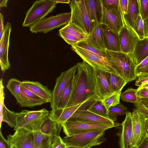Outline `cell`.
I'll return each mask as SVG.
<instances>
[{
    "label": "cell",
    "mask_w": 148,
    "mask_h": 148,
    "mask_svg": "<svg viewBox=\"0 0 148 148\" xmlns=\"http://www.w3.org/2000/svg\"><path fill=\"white\" fill-rule=\"evenodd\" d=\"M76 65L72 91L65 108L99 100L94 68L84 61Z\"/></svg>",
    "instance_id": "obj_1"
},
{
    "label": "cell",
    "mask_w": 148,
    "mask_h": 148,
    "mask_svg": "<svg viewBox=\"0 0 148 148\" xmlns=\"http://www.w3.org/2000/svg\"><path fill=\"white\" fill-rule=\"evenodd\" d=\"M106 59L116 74L127 83L137 78L136 65L132 55L106 49Z\"/></svg>",
    "instance_id": "obj_2"
},
{
    "label": "cell",
    "mask_w": 148,
    "mask_h": 148,
    "mask_svg": "<svg viewBox=\"0 0 148 148\" xmlns=\"http://www.w3.org/2000/svg\"><path fill=\"white\" fill-rule=\"evenodd\" d=\"M49 113L46 108L33 111L24 110L17 112L16 125L14 130L23 128L33 132L40 131L41 125Z\"/></svg>",
    "instance_id": "obj_3"
},
{
    "label": "cell",
    "mask_w": 148,
    "mask_h": 148,
    "mask_svg": "<svg viewBox=\"0 0 148 148\" xmlns=\"http://www.w3.org/2000/svg\"><path fill=\"white\" fill-rule=\"evenodd\" d=\"M105 131L101 130L66 136L62 140L67 147L90 148L100 145L106 140L104 137Z\"/></svg>",
    "instance_id": "obj_4"
},
{
    "label": "cell",
    "mask_w": 148,
    "mask_h": 148,
    "mask_svg": "<svg viewBox=\"0 0 148 148\" xmlns=\"http://www.w3.org/2000/svg\"><path fill=\"white\" fill-rule=\"evenodd\" d=\"M57 4L51 0L36 1L27 11L22 26L30 27L46 18L49 13L52 12Z\"/></svg>",
    "instance_id": "obj_5"
},
{
    "label": "cell",
    "mask_w": 148,
    "mask_h": 148,
    "mask_svg": "<svg viewBox=\"0 0 148 148\" xmlns=\"http://www.w3.org/2000/svg\"><path fill=\"white\" fill-rule=\"evenodd\" d=\"M69 5L71 13L69 23L79 27L89 36L93 28L88 13L86 0H72Z\"/></svg>",
    "instance_id": "obj_6"
},
{
    "label": "cell",
    "mask_w": 148,
    "mask_h": 148,
    "mask_svg": "<svg viewBox=\"0 0 148 148\" xmlns=\"http://www.w3.org/2000/svg\"><path fill=\"white\" fill-rule=\"evenodd\" d=\"M71 16L70 12L46 17L31 27L30 31L32 33L45 34L55 29L63 27L70 23Z\"/></svg>",
    "instance_id": "obj_7"
},
{
    "label": "cell",
    "mask_w": 148,
    "mask_h": 148,
    "mask_svg": "<svg viewBox=\"0 0 148 148\" xmlns=\"http://www.w3.org/2000/svg\"><path fill=\"white\" fill-rule=\"evenodd\" d=\"M119 125L117 124H105L68 121L64 125L63 128L66 135L69 136L91 132L106 130Z\"/></svg>",
    "instance_id": "obj_8"
},
{
    "label": "cell",
    "mask_w": 148,
    "mask_h": 148,
    "mask_svg": "<svg viewBox=\"0 0 148 148\" xmlns=\"http://www.w3.org/2000/svg\"><path fill=\"white\" fill-rule=\"evenodd\" d=\"M71 46L73 50L82 59L83 61L100 71L117 75L105 59L75 45H72Z\"/></svg>",
    "instance_id": "obj_9"
},
{
    "label": "cell",
    "mask_w": 148,
    "mask_h": 148,
    "mask_svg": "<svg viewBox=\"0 0 148 148\" xmlns=\"http://www.w3.org/2000/svg\"><path fill=\"white\" fill-rule=\"evenodd\" d=\"M145 118L144 115L137 111L133 110L132 113L133 147H138L148 138L145 125Z\"/></svg>",
    "instance_id": "obj_10"
},
{
    "label": "cell",
    "mask_w": 148,
    "mask_h": 148,
    "mask_svg": "<svg viewBox=\"0 0 148 148\" xmlns=\"http://www.w3.org/2000/svg\"><path fill=\"white\" fill-rule=\"evenodd\" d=\"M76 65L62 72L56 79L54 87L52 91V99L50 103L51 110L57 108L61 95L71 77L75 72Z\"/></svg>",
    "instance_id": "obj_11"
},
{
    "label": "cell",
    "mask_w": 148,
    "mask_h": 148,
    "mask_svg": "<svg viewBox=\"0 0 148 148\" xmlns=\"http://www.w3.org/2000/svg\"><path fill=\"white\" fill-rule=\"evenodd\" d=\"M13 134L7 136L10 146L16 148H35L34 132L25 128H18Z\"/></svg>",
    "instance_id": "obj_12"
},
{
    "label": "cell",
    "mask_w": 148,
    "mask_h": 148,
    "mask_svg": "<svg viewBox=\"0 0 148 148\" xmlns=\"http://www.w3.org/2000/svg\"><path fill=\"white\" fill-rule=\"evenodd\" d=\"M90 101L64 109L56 108L51 110L49 116L53 120L63 126L65 123L77 111L86 110L91 105Z\"/></svg>",
    "instance_id": "obj_13"
},
{
    "label": "cell",
    "mask_w": 148,
    "mask_h": 148,
    "mask_svg": "<svg viewBox=\"0 0 148 148\" xmlns=\"http://www.w3.org/2000/svg\"><path fill=\"white\" fill-rule=\"evenodd\" d=\"M59 35L71 45L87 39L88 36L75 24L69 23L59 31Z\"/></svg>",
    "instance_id": "obj_14"
},
{
    "label": "cell",
    "mask_w": 148,
    "mask_h": 148,
    "mask_svg": "<svg viewBox=\"0 0 148 148\" xmlns=\"http://www.w3.org/2000/svg\"><path fill=\"white\" fill-rule=\"evenodd\" d=\"M119 36L121 52L132 54L140 40L135 32L125 24Z\"/></svg>",
    "instance_id": "obj_15"
},
{
    "label": "cell",
    "mask_w": 148,
    "mask_h": 148,
    "mask_svg": "<svg viewBox=\"0 0 148 148\" xmlns=\"http://www.w3.org/2000/svg\"><path fill=\"white\" fill-rule=\"evenodd\" d=\"M101 24L106 25L112 31L118 35L125 25L121 12L111 11L103 5Z\"/></svg>",
    "instance_id": "obj_16"
},
{
    "label": "cell",
    "mask_w": 148,
    "mask_h": 148,
    "mask_svg": "<svg viewBox=\"0 0 148 148\" xmlns=\"http://www.w3.org/2000/svg\"><path fill=\"white\" fill-rule=\"evenodd\" d=\"M120 131L116 134L119 136V144L121 148H133L132 144V113L128 112L121 124Z\"/></svg>",
    "instance_id": "obj_17"
},
{
    "label": "cell",
    "mask_w": 148,
    "mask_h": 148,
    "mask_svg": "<svg viewBox=\"0 0 148 148\" xmlns=\"http://www.w3.org/2000/svg\"><path fill=\"white\" fill-rule=\"evenodd\" d=\"M12 27L10 23H7L5 25L3 36L0 40V64L1 70L3 73L9 69L10 67L8 59V52Z\"/></svg>",
    "instance_id": "obj_18"
},
{
    "label": "cell",
    "mask_w": 148,
    "mask_h": 148,
    "mask_svg": "<svg viewBox=\"0 0 148 148\" xmlns=\"http://www.w3.org/2000/svg\"><path fill=\"white\" fill-rule=\"evenodd\" d=\"M68 121H76L92 123L116 124L115 122L109 119L99 115L87 109L82 110L78 114L74 115Z\"/></svg>",
    "instance_id": "obj_19"
},
{
    "label": "cell",
    "mask_w": 148,
    "mask_h": 148,
    "mask_svg": "<svg viewBox=\"0 0 148 148\" xmlns=\"http://www.w3.org/2000/svg\"><path fill=\"white\" fill-rule=\"evenodd\" d=\"M21 85L32 92L50 103L52 99V91L38 81L25 80L21 82Z\"/></svg>",
    "instance_id": "obj_20"
},
{
    "label": "cell",
    "mask_w": 148,
    "mask_h": 148,
    "mask_svg": "<svg viewBox=\"0 0 148 148\" xmlns=\"http://www.w3.org/2000/svg\"><path fill=\"white\" fill-rule=\"evenodd\" d=\"M21 95L17 102L21 107L31 108L41 106L47 103L45 100L38 96L21 85Z\"/></svg>",
    "instance_id": "obj_21"
},
{
    "label": "cell",
    "mask_w": 148,
    "mask_h": 148,
    "mask_svg": "<svg viewBox=\"0 0 148 148\" xmlns=\"http://www.w3.org/2000/svg\"><path fill=\"white\" fill-rule=\"evenodd\" d=\"M86 3L88 15L93 29L100 24L102 14L101 0H86Z\"/></svg>",
    "instance_id": "obj_22"
},
{
    "label": "cell",
    "mask_w": 148,
    "mask_h": 148,
    "mask_svg": "<svg viewBox=\"0 0 148 148\" xmlns=\"http://www.w3.org/2000/svg\"><path fill=\"white\" fill-rule=\"evenodd\" d=\"M93 68L96 80L97 95L99 100L101 101L114 93H112L110 89L105 72Z\"/></svg>",
    "instance_id": "obj_23"
},
{
    "label": "cell",
    "mask_w": 148,
    "mask_h": 148,
    "mask_svg": "<svg viewBox=\"0 0 148 148\" xmlns=\"http://www.w3.org/2000/svg\"><path fill=\"white\" fill-rule=\"evenodd\" d=\"M106 49L113 51L121 52L119 35L112 31L106 25L101 24Z\"/></svg>",
    "instance_id": "obj_24"
},
{
    "label": "cell",
    "mask_w": 148,
    "mask_h": 148,
    "mask_svg": "<svg viewBox=\"0 0 148 148\" xmlns=\"http://www.w3.org/2000/svg\"><path fill=\"white\" fill-rule=\"evenodd\" d=\"M128 2L127 13L123 19L124 24L134 31V24L140 14L138 0H128Z\"/></svg>",
    "instance_id": "obj_25"
},
{
    "label": "cell",
    "mask_w": 148,
    "mask_h": 148,
    "mask_svg": "<svg viewBox=\"0 0 148 148\" xmlns=\"http://www.w3.org/2000/svg\"><path fill=\"white\" fill-rule=\"evenodd\" d=\"M63 126L53 120L49 116L42 123L40 131L43 133L53 137L60 136Z\"/></svg>",
    "instance_id": "obj_26"
},
{
    "label": "cell",
    "mask_w": 148,
    "mask_h": 148,
    "mask_svg": "<svg viewBox=\"0 0 148 148\" xmlns=\"http://www.w3.org/2000/svg\"><path fill=\"white\" fill-rule=\"evenodd\" d=\"M88 38L96 47L101 51L105 53L106 48L101 24L93 29Z\"/></svg>",
    "instance_id": "obj_27"
},
{
    "label": "cell",
    "mask_w": 148,
    "mask_h": 148,
    "mask_svg": "<svg viewBox=\"0 0 148 148\" xmlns=\"http://www.w3.org/2000/svg\"><path fill=\"white\" fill-rule=\"evenodd\" d=\"M132 55L137 66L148 56V37L139 40Z\"/></svg>",
    "instance_id": "obj_28"
},
{
    "label": "cell",
    "mask_w": 148,
    "mask_h": 148,
    "mask_svg": "<svg viewBox=\"0 0 148 148\" xmlns=\"http://www.w3.org/2000/svg\"><path fill=\"white\" fill-rule=\"evenodd\" d=\"M106 75L111 92L114 93L121 92L127 83L119 76L112 73L105 72Z\"/></svg>",
    "instance_id": "obj_29"
},
{
    "label": "cell",
    "mask_w": 148,
    "mask_h": 148,
    "mask_svg": "<svg viewBox=\"0 0 148 148\" xmlns=\"http://www.w3.org/2000/svg\"><path fill=\"white\" fill-rule=\"evenodd\" d=\"M33 132L35 148H52L53 137L41 131Z\"/></svg>",
    "instance_id": "obj_30"
},
{
    "label": "cell",
    "mask_w": 148,
    "mask_h": 148,
    "mask_svg": "<svg viewBox=\"0 0 148 148\" xmlns=\"http://www.w3.org/2000/svg\"><path fill=\"white\" fill-rule=\"evenodd\" d=\"M76 72L69 80L63 91L57 108L60 109L65 108L72 91L74 76Z\"/></svg>",
    "instance_id": "obj_31"
},
{
    "label": "cell",
    "mask_w": 148,
    "mask_h": 148,
    "mask_svg": "<svg viewBox=\"0 0 148 148\" xmlns=\"http://www.w3.org/2000/svg\"><path fill=\"white\" fill-rule=\"evenodd\" d=\"M73 45L85 49L90 52L106 59V52H102L96 47L91 42L88 37L85 40Z\"/></svg>",
    "instance_id": "obj_32"
},
{
    "label": "cell",
    "mask_w": 148,
    "mask_h": 148,
    "mask_svg": "<svg viewBox=\"0 0 148 148\" xmlns=\"http://www.w3.org/2000/svg\"><path fill=\"white\" fill-rule=\"evenodd\" d=\"M128 112L127 108L121 103L110 107L108 110V118L115 122L118 116L124 115Z\"/></svg>",
    "instance_id": "obj_33"
},
{
    "label": "cell",
    "mask_w": 148,
    "mask_h": 148,
    "mask_svg": "<svg viewBox=\"0 0 148 148\" xmlns=\"http://www.w3.org/2000/svg\"><path fill=\"white\" fill-rule=\"evenodd\" d=\"M21 82L17 79L12 78L8 81L6 85V88L15 97L17 102L21 95Z\"/></svg>",
    "instance_id": "obj_34"
},
{
    "label": "cell",
    "mask_w": 148,
    "mask_h": 148,
    "mask_svg": "<svg viewBox=\"0 0 148 148\" xmlns=\"http://www.w3.org/2000/svg\"><path fill=\"white\" fill-rule=\"evenodd\" d=\"M17 112L9 110L5 106H3L2 122H6L8 125L12 128L15 127L16 126Z\"/></svg>",
    "instance_id": "obj_35"
},
{
    "label": "cell",
    "mask_w": 148,
    "mask_h": 148,
    "mask_svg": "<svg viewBox=\"0 0 148 148\" xmlns=\"http://www.w3.org/2000/svg\"><path fill=\"white\" fill-rule=\"evenodd\" d=\"M87 110L99 115L108 119V110L102 104L101 100L95 101L88 107Z\"/></svg>",
    "instance_id": "obj_36"
},
{
    "label": "cell",
    "mask_w": 148,
    "mask_h": 148,
    "mask_svg": "<svg viewBox=\"0 0 148 148\" xmlns=\"http://www.w3.org/2000/svg\"><path fill=\"white\" fill-rule=\"evenodd\" d=\"M137 90L132 87L128 88L121 95V99L125 102L136 104L140 100L136 94Z\"/></svg>",
    "instance_id": "obj_37"
},
{
    "label": "cell",
    "mask_w": 148,
    "mask_h": 148,
    "mask_svg": "<svg viewBox=\"0 0 148 148\" xmlns=\"http://www.w3.org/2000/svg\"><path fill=\"white\" fill-rule=\"evenodd\" d=\"M121 92L114 93L111 96L102 100L101 102L108 110L111 107L120 103Z\"/></svg>",
    "instance_id": "obj_38"
},
{
    "label": "cell",
    "mask_w": 148,
    "mask_h": 148,
    "mask_svg": "<svg viewBox=\"0 0 148 148\" xmlns=\"http://www.w3.org/2000/svg\"><path fill=\"white\" fill-rule=\"evenodd\" d=\"M134 30L140 40L145 38L144 21L140 14L138 15L135 23Z\"/></svg>",
    "instance_id": "obj_39"
},
{
    "label": "cell",
    "mask_w": 148,
    "mask_h": 148,
    "mask_svg": "<svg viewBox=\"0 0 148 148\" xmlns=\"http://www.w3.org/2000/svg\"><path fill=\"white\" fill-rule=\"evenodd\" d=\"M136 72L137 77L148 76V56L136 66Z\"/></svg>",
    "instance_id": "obj_40"
},
{
    "label": "cell",
    "mask_w": 148,
    "mask_h": 148,
    "mask_svg": "<svg viewBox=\"0 0 148 148\" xmlns=\"http://www.w3.org/2000/svg\"><path fill=\"white\" fill-rule=\"evenodd\" d=\"M101 1L103 5L110 11L121 12L119 0H101Z\"/></svg>",
    "instance_id": "obj_41"
},
{
    "label": "cell",
    "mask_w": 148,
    "mask_h": 148,
    "mask_svg": "<svg viewBox=\"0 0 148 148\" xmlns=\"http://www.w3.org/2000/svg\"><path fill=\"white\" fill-rule=\"evenodd\" d=\"M140 14L143 21L148 19V0H138Z\"/></svg>",
    "instance_id": "obj_42"
},
{
    "label": "cell",
    "mask_w": 148,
    "mask_h": 148,
    "mask_svg": "<svg viewBox=\"0 0 148 148\" xmlns=\"http://www.w3.org/2000/svg\"><path fill=\"white\" fill-rule=\"evenodd\" d=\"M4 86L3 84L2 79L1 78L0 83V127L2 123L3 108L4 104L5 94L4 92Z\"/></svg>",
    "instance_id": "obj_43"
},
{
    "label": "cell",
    "mask_w": 148,
    "mask_h": 148,
    "mask_svg": "<svg viewBox=\"0 0 148 148\" xmlns=\"http://www.w3.org/2000/svg\"><path fill=\"white\" fill-rule=\"evenodd\" d=\"M133 110L137 111L148 118V108L144 105L140 100L137 103L134 105Z\"/></svg>",
    "instance_id": "obj_44"
},
{
    "label": "cell",
    "mask_w": 148,
    "mask_h": 148,
    "mask_svg": "<svg viewBox=\"0 0 148 148\" xmlns=\"http://www.w3.org/2000/svg\"><path fill=\"white\" fill-rule=\"evenodd\" d=\"M52 148H68L60 136L53 137Z\"/></svg>",
    "instance_id": "obj_45"
},
{
    "label": "cell",
    "mask_w": 148,
    "mask_h": 148,
    "mask_svg": "<svg viewBox=\"0 0 148 148\" xmlns=\"http://www.w3.org/2000/svg\"><path fill=\"white\" fill-rule=\"evenodd\" d=\"M137 89L136 94L140 99L148 98V88L139 86Z\"/></svg>",
    "instance_id": "obj_46"
},
{
    "label": "cell",
    "mask_w": 148,
    "mask_h": 148,
    "mask_svg": "<svg viewBox=\"0 0 148 148\" xmlns=\"http://www.w3.org/2000/svg\"><path fill=\"white\" fill-rule=\"evenodd\" d=\"M120 8L123 16L125 14L128 6V0H119Z\"/></svg>",
    "instance_id": "obj_47"
},
{
    "label": "cell",
    "mask_w": 148,
    "mask_h": 148,
    "mask_svg": "<svg viewBox=\"0 0 148 148\" xmlns=\"http://www.w3.org/2000/svg\"><path fill=\"white\" fill-rule=\"evenodd\" d=\"M147 84H148V76L140 77H137L135 85L139 87Z\"/></svg>",
    "instance_id": "obj_48"
},
{
    "label": "cell",
    "mask_w": 148,
    "mask_h": 148,
    "mask_svg": "<svg viewBox=\"0 0 148 148\" xmlns=\"http://www.w3.org/2000/svg\"><path fill=\"white\" fill-rule=\"evenodd\" d=\"M0 148H10V146L3 137L1 130L0 133Z\"/></svg>",
    "instance_id": "obj_49"
},
{
    "label": "cell",
    "mask_w": 148,
    "mask_h": 148,
    "mask_svg": "<svg viewBox=\"0 0 148 148\" xmlns=\"http://www.w3.org/2000/svg\"><path fill=\"white\" fill-rule=\"evenodd\" d=\"M5 26L4 25V18L3 15L0 13V40H1L5 30Z\"/></svg>",
    "instance_id": "obj_50"
},
{
    "label": "cell",
    "mask_w": 148,
    "mask_h": 148,
    "mask_svg": "<svg viewBox=\"0 0 148 148\" xmlns=\"http://www.w3.org/2000/svg\"><path fill=\"white\" fill-rule=\"evenodd\" d=\"M144 29L145 38L148 37V19L144 21Z\"/></svg>",
    "instance_id": "obj_51"
},
{
    "label": "cell",
    "mask_w": 148,
    "mask_h": 148,
    "mask_svg": "<svg viewBox=\"0 0 148 148\" xmlns=\"http://www.w3.org/2000/svg\"><path fill=\"white\" fill-rule=\"evenodd\" d=\"M51 1L58 3H70L71 1L70 0H51Z\"/></svg>",
    "instance_id": "obj_52"
},
{
    "label": "cell",
    "mask_w": 148,
    "mask_h": 148,
    "mask_svg": "<svg viewBox=\"0 0 148 148\" xmlns=\"http://www.w3.org/2000/svg\"><path fill=\"white\" fill-rule=\"evenodd\" d=\"M138 148H148V138L145 140Z\"/></svg>",
    "instance_id": "obj_53"
},
{
    "label": "cell",
    "mask_w": 148,
    "mask_h": 148,
    "mask_svg": "<svg viewBox=\"0 0 148 148\" xmlns=\"http://www.w3.org/2000/svg\"><path fill=\"white\" fill-rule=\"evenodd\" d=\"M7 0H0V8L3 7H7Z\"/></svg>",
    "instance_id": "obj_54"
},
{
    "label": "cell",
    "mask_w": 148,
    "mask_h": 148,
    "mask_svg": "<svg viewBox=\"0 0 148 148\" xmlns=\"http://www.w3.org/2000/svg\"><path fill=\"white\" fill-rule=\"evenodd\" d=\"M144 105L148 108V98L140 99Z\"/></svg>",
    "instance_id": "obj_55"
},
{
    "label": "cell",
    "mask_w": 148,
    "mask_h": 148,
    "mask_svg": "<svg viewBox=\"0 0 148 148\" xmlns=\"http://www.w3.org/2000/svg\"><path fill=\"white\" fill-rule=\"evenodd\" d=\"M145 127L148 136V118L146 117L145 122Z\"/></svg>",
    "instance_id": "obj_56"
},
{
    "label": "cell",
    "mask_w": 148,
    "mask_h": 148,
    "mask_svg": "<svg viewBox=\"0 0 148 148\" xmlns=\"http://www.w3.org/2000/svg\"><path fill=\"white\" fill-rule=\"evenodd\" d=\"M142 87L148 88V84H145L140 86Z\"/></svg>",
    "instance_id": "obj_57"
},
{
    "label": "cell",
    "mask_w": 148,
    "mask_h": 148,
    "mask_svg": "<svg viewBox=\"0 0 148 148\" xmlns=\"http://www.w3.org/2000/svg\"><path fill=\"white\" fill-rule=\"evenodd\" d=\"M10 148H16V147L14 146H10Z\"/></svg>",
    "instance_id": "obj_58"
},
{
    "label": "cell",
    "mask_w": 148,
    "mask_h": 148,
    "mask_svg": "<svg viewBox=\"0 0 148 148\" xmlns=\"http://www.w3.org/2000/svg\"><path fill=\"white\" fill-rule=\"evenodd\" d=\"M68 148H77L73 147H68Z\"/></svg>",
    "instance_id": "obj_59"
},
{
    "label": "cell",
    "mask_w": 148,
    "mask_h": 148,
    "mask_svg": "<svg viewBox=\"0 0 148 148\" xmlns=\"http://www.w3.org/2000/svg\"><path fill=\"white\" fill-rule=\"evenodd\" d=\"M133 148H136V147H133Z\"/></svg>",
    "instance_id": "obj_60"
}]
</instances>
